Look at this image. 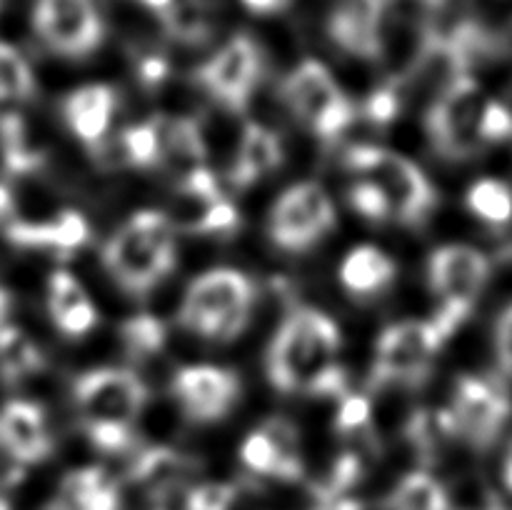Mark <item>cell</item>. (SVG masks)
Instances as JSON below:
<instances>
[{"instance_id":"6da1fadb","label":"cell","mask_w":512,"mask_h":510,"mask_svg":"<svg viewBox=\"0 0 512 510\" xmlns=\"http://www.w3.org/2000/svg\"><path fill=\"white\" fill-rule=\"evenodd\" d=\"M343 333L328 313L298 305L285 315L265 353L270 385L285 395L340 400L348 395V375L338 355Z\"/></svg>"},{"instance_id":"7a4b0ae2","label":"cell","mask_w":512,"mask_h":510,"mask_svg":"<svg viewBox=\"0 0 512 510\" xmlns=\"http://www.w3.org/2000/svg\"><path fill=\"white\" fill-rule=\"evenodd\" d=\"M148 403L143 380L125 368L85 370L73 380L80 428L95 450L125 453L135 443V420Z\"/></svg>"},{"instance_id":"3957f363","label":"cell","mask_w":512,"mask_h":510,"mask_svg":"<svg viewBox=\"0 0 512 510\" xmlns=\"http://www.w3.org/2000/svg\"><path fill=\"white\" fill-rule=\"evenodd\" d=\"M170 218L160 210H138L103 245V268L130 298H148L178 263Z\"/></svg>"},{"instance_id":"277c9868","label":"cell","mask_w":512,"mask_h":510,"mask_svg":"<svg viewBox=\"0 0 512 510\" xmlns=\"http://www.w3.org/2000/svg\"><path fill=\"white\" fill-rule=\"evenodd\" d=\"M258 305V285L235 268L195 275L178 308V323L208 343H233L245 333Z\"/></svg>"},{"instance_id":"5b68a950","label":"cell","mask_w":512,"mask_h":510,"mask_svg":"<svg viewBox=\"0 0 512 510\" xmlns=\"http://www.w3.org/2000/svg\"><path fill=\"white\" fill-rule=\"evenodd\" d=\"M345 165L358 178L373 180L388 198L393 220L408 228H420L438 205V190L408 155L380 145H353L345 153Z\"/></svg>"},{"instance_id":"8992f818","label":"cell","mask_w":512,"mask_h":510,"mask_svg":"<svg viewBox=\"0 0 512 510\" xmlns=\"http://www.w3.org/2000/svg\"><path fill=\"white\" fill-rule=\"evenodd\" d=\"M448 340L450 338L435 323V318H410L388 325L375 340L368 385L373 390H380L388 388V385L415 388V385L425 383L435 355Z\"/></svg>"},{"instance_id":"52a82bcc","label":"cell","mask_w":512,"mask_h":510,"mask_svg":"<svg viewBox=\"0 0 512 510\" xmlns=\"http://www.w3.org/2000/svg\"><path fill=\"white\" fill-rule=\"evenodd\" d=\"M280 100L323 143H335L358 118L353 100L318 60H303L285 75Z\"/></svg>"},{"instance_id":"ba28073f","label":"cell","mask_w":512,"mask_h":510,"mask_svg":"<svg viewBox=\"0 0 512 510\" xmlns=\"http://www.w3.org/2000/svg\"><path fill=\"white\" fill-rule=\"evenodd\" d=\"M490 260L473 245H443L428 260V283L438 298L435 323L448 338L465 323L488 285Z\"/></svg>"},{"instance_id":"9c48e42d","label":"cell","mask_w":512,"mask_h":510,"mask_svg":"<svg viewBox=\"0 0 512 510\" xmlns=\"http://www.w3.org/2000/svg\"><path fill=\"white\" fill-rule=\"evenodd\" d=\"M485 98L473 75L450 80L425 113V133L435 153L445 160H470L485 148L480 138V115Z\"/></svg>"},{"instance_id":"30bf717a","label":"cell","mask_w":512,"mask_h":510,"mask_svg":"<svg viewBox=\"0 0 512 510\" xmlns=\"http://www.w3.org/2000/svg\"><path fill=\"white\" fill-rule=\"evenodd\" d=\"M338 225L328 190L313 180L290 185L268 213V240L283 253L300 255L320 243Z\"/></svg>"},{"instance_id":"8fae6325","label":"cell","mask_w":512,"mask_h":510,"mask_svg":"<svg viewBox=\"0 0 512 510\" xmlns=\"http://www.w3.org/2000/svg\"><path fill=\"white\" fill-rule=\"evenodd\" d=\"M448 413L453 420L455 438L465 440L475 450H488L508 425L512 400L500 378L463 375L455 383Z\"/></svg>"},{"instance_id":"7c38bea8","label":"cell","mask_w":512,"mask_h":510,"mask_svg":"<svg viewBox=\"0 0 512 510\" xmlns=\"http://www.w3.org/2000/svg\"><path fill=\"white\" fill-rule=\"evenodd\" d=\"M33 30L50 53L68 60L88 58L105 38L93 0H35Z\"/></svg>"},{"instance_id":"4fadbf2b","label":"cell","mask_w":512,"mask_h":510,"mask_svg":"<svg viewBox=\"0 0 512 510\" xmlns=\"http://www.w3.org/2000/svg\"><path fill=\"white\" fill-rule=\"evenodd\" d=\"M263 75V55L250 35L238 33L195 73V83L230 113H243Z\"/></svg>"},{"instance_id":"5bb4252c","label":"cell","mask_w":512,"mask_h":510,"mask_svg":"<svg viewBox=\"0 0 512 510\" xmlns=\"http://www.w3.org/2000/svg\"><path fill=\"white\" fill-rule=\"evenodd\" d=\"M170 393L190 423L210 425L220 423L233 413L235 405L240 403L243 385H240L238 373L228 368L188 365L173 375Z\"/></svg>"},{"instance_id":"9a60e30c","label":"cell","mask_w":512,"mask_h":510,"mask_svg":"<svg viewBox=\"0 0 512 510\" xmlns=\"http://www.w3.org/2000/svg\"><path fill=\"white\" fill-rule=\"evenodd\" d=\"M240 463L260 478L298 483L305 475L303 440L298 425L283 415H273L245 435L238 450Z\"/></svg>"},{"instance_id":"2e32d148","label":"cell","mask_w":512,"mask_h":510,"mask_svg":"<svg viewBox=\"0 0 512 510\" xmlns=\"http://www.w3.org/2000/svg\"><path fill=\"white\" fill-rule=\"evenodd\" d=\"M388 0H338L328 15V35L343 53L360 60H385Z\"/></svg>"},{"instance_id":"e0dca14e","label":"cell","mask_w":512,"mask_h":510,"mask_svg":"<svg viewBox=\"0 0 512 510\" xmlns=\"http://www.w3.org/2000/svg\"><path fill=\"white\" fill-rule=\"evenodd\" d=\"M55 448L48 415L33 400H8L0 408V453L18 465H38Z\"/></svg>"},{"instance_id":"ac0fdd59","label":"cell","mask_w":512,"mask_h":510,"mask_svg":"<svg viewBox=\"0 0 512 510\" xmlns=\"http://www.w3.org/2000/svg\"><path fill=\"white\" fill-rule=\"evenodd\" d=\"M5 240L15 248L45 250L58 258H70L90 240V223L78 210H63L50 220H18L5 225Z\"/></svg>"},{"instance_id":"d6986e66","label":"cell","mask_w":512,"mask_h":510,"mask_svg":"<svg viewBox=\"0 0 512 510\" xmlns=\"http://www.w3.org/2000/svg\"><path fill=\"white\" fill-rule=\"evenodd\" d=\"M63 120L75 140L88 145L90 153L108 140L110 123L118 110V93L105 83H90L70 90L63 98Z\"/></svg>"},{"instance_id":"ffe728a7","label":"cell","mask_w":512,"mask_h":510,"mask_svg":"<svg viewBox=\"0 0 512 510\" xmlns=\"http://www.w3.org/2000/svg\"><path fill=\"white\" fill-rule=\"evenodd\" d=\"M45 510H123L120 480L100 465L63 475Z\"/></svg>"},{"instance_id":"44dd1931","label":"cell","mask_w":512,"mask_h":510,"mask_svg":"<svg viewBox=\"0 0 512 510\" xmlns=\"http://www.w3.org/2000/svg\"><path fill=\"white\" fill-rule=\"evenodd\" d=\"M48 313L65 338H85L98 325V308L85 285L70 270H53L48 278Z\"/></svg>"},{"instance_id":"7402d4cb","label":"cell","mask_w":512,"mask_h":510,"mask_svg":"<svg viewBox=\"0 0 512 510\" xmlns=\"http://www.w3.org/2000/svg\"><path fill=\"white\" fill-rule=\"evenodd\" d=\"M198 470L193 455L180 453L168 445H150L140 450L128 465V478L133 485L148 490L153 498H165L188 483Z\"/></svg>"},{"instance_id":"603a6c76","label":"cell","mask_w":512,"mask_h":510,"mask_svg":"<svg viewBox=\"0 0 512 510\" xmlns=\"http://www.w3.org/2000/svg\"><path fill=\"white\" fill-rule=\"evenodd\" d=\"M398 278V263L385 250L375 245H358L343 258L338 268V280L345 293L355 300L375 298Z\"/></svg>"},{"instance_id":"cb8c5ba5","label":"cell","mask_w":512,"mask_h":510,"mask_svg":"<svg viewBox=\"0 0 512 510\" xmlns=\"http://www.w3.org/2000/svg\"><path fill=\"white\" fill-rule=\"evenodd\" d=\"M283 145H280L278 133L260 123H245L243 135H240L238 155L230 168V183L235 188L245 190L278 170L283 165Z\"/></svg>"},{"instance_id":"d4e9b609","label":"cell","mask_w":512,"mask_h":510,"mask_svg":"<svg viewBox=\"0 0 512 510\" xmlns=\"http://www.w3.org/2000/svg\"><path fill=\"white\" fill-rule=\"evenodd\" d=\"M98 165L105 168H153L163 160L160 148V115L138 125H128L118 138L93 150Z\"/></svg>"},{"instance_id":"484cf974","label":"cell","mask_w":512,"mask_h":510,"mask_svg":"<svg viewBox=\"0 0 512 510\" xmlns=\"http://www.w3.org/2000/svg\"><path fill=\"white\" fill-rule=\"evenodd\" d=\"M160 148H163L160 163L170 165L178 178L195 168H205L208 145H205L203 128L193 115H178V118L160 115Z\"/></svg>"},{"instance_id":"4316f807","label":"cell","mask_w":512,"mask_h":510,"mask_svg":"<svg viewBox=\"0 0 512 510\" xmlns=\"http://www.w3.org/2000/svg\"><path fill=\"white\" fill-rule=\"evenodd\" d=\"M45 365L43 350L35 345L25 330L15 325L0 328V378L8 385L28 380L30 375L40 373Z\"/></svg>"},{"instance_id":"83f0119b","label":"cell","mask_w":512,"mask_h":510,"mask_svg":"<svg viewBox=\"0 0 512 510\" xmlns=\"http://www.w3.org/2000/svg\"><path fill=\"white\" fill-rule=\"evenodd\" d=\"M158 18L165 33L180 43L200 45L213 35V8L208 0H173Z\"/></svg>"},{"instance_id":"f1b7e54d","label":"cell","mask_w":512,"mask_h":510,"mask_svg":"<svg viewBox=\"0 0 512 510\" xmlns=\"http://www.w3.org/2000/svg\"><path fill=\"white\" fill-rule=\"evenodd\" d=\"M0 153L5 170L13 175H30L43 165V153L30 145L25 120L18 110L0 115Z\"/></svg>"},{"instance_id":"f546056e","label":"cell","mask_w":512,"mask_h":510,"mask_svg":"<svg viewBox=\"0 0 512 510\" xmlns=\"http://www.w3.org/2000/svg\"><path fill=\"white\" fill-rule=\"evenodd\" d=\"M388 510H450V495L425 470L405 475L385 500Z\"/></svg>"},{"instance_id":"4dcf8cb0","label":"cell","mask_w":512,"mask_h":510,"mask_svg":"<svg viewBox=\"0 0 512 510\" xmlns=\"http://www.w3.org/2000/svg\"><path fill=\"white\" fill-rule=\"evenodd\" d=\"M33 68L13 45L0 43V115L18 110L20 103H28L35 95Z\"/></svg>"},{"instance_id":"1f68e13d","label":"cell","mask_w":512,"mask_h":510,"mask_svg":"<svg viewBox=\"0 0 512 510\" xmlns=\"http://www.w3.org/2000/svg\"><path fill=\"white\" fill-rule=\"evenodd\" d=\"M465 205L490 228H505L512 220V190L498 178H480L465 193Z\"/></svg>"},{"instance_id":"d6a6232c","label":"cell","mask_w":512,"mask_h":510,"mask_svg":"<svg viewBox=\"0 0 512 510\" xmlns=\"http://www.w3.org/2000/svg\"><path fill=\"white\" fill-rule=\"evenodd\" d=\"M405 435L413 443L415 453L423 460H433L440 453L445 440L455 438L453 420H450L448 408L445 410H418L410 415L405 425Z\"/></svg>"},{"instance_id":"836d02e7","label":"cell","mask_w":512,"mask_h":510,"mask_svg":"<svg viewBox=\"0 0 512 510\" xmlns=\"http://www.w3.org/2000/svg\"><path fill=\"white\" fill-rule=\"evenodd\" d=\"M120 343H123L125 355L130 360H150L165 348V340H168V330L160 323V318L150 313H138L130 315L118 330Z\"/></svg>"},{"instance_id":"e575fe53","label":"cell","mask_w":512,"mask_h":510,"mask_svg":"<svg viewBox=\"0 0 512 510\" xmlns=\"http://www.w3.org/2000/svg\"><path fill=\"white\" fill-rule=\"evenodd\" d=\"M348 203L360 218L370 220V223H385V220H393V210H390L388 198H385L383 190L368 178H358L348 188Z\"/></svg>"},{"instance_id":"d590c367","label":"cell","mask_w":512,"mask_h":510,"mask_svg":"<svg viewBox=\"0 0 512 510\" xmlns=\"http://www.w3.org/2000/svg\"><path fill=\"white\" fill-rule=\"evenodd\" d=\"M240 498L238 483H198L185 493L183 510H233Z\"/></svg>"},{"instance_id":"8d00e7d4","label":"cell","mask_w":512,"mask_h":510,"mask_svg":"<svg viewBox=\"0 0 512 510\" xmlns=\"http://www.w3.org/2000/svg\"><path fill=\"white\" fill-rule=\"evenodd\" d=\"M370 425V400L365 395L348 393L338 400L335 430L340 435H355Z\"/></svg>"},{"instance_id":"74e56055","label":"cell","mask_w":512,"mask_h":510,"mask_svg":"<svg viewBox=\"0 0 512 510\" xmlns=\"http://www.w3.org/2000/svg\"><path fill=\"white\" fill-rule=\"evenodd\" d=\"M480 138L485 145L512 138V110L508 105L488 98L483 115H480Z\"/></svg>"},{"instance_id":"f35d334b","label":"cell","mask_w":512,"mask_h":510,"mask_svg":"<svg viewBox=\"0 0 512 510\" xmlns=\"http://www.w3.org/2000/svg\"><path fill=\"white\" fill-rule=\"evenodd\" d=\"M400 113V93L393 85L373 90L363 103V115L375 125H388L398 118Z\"/></svg>"},{"instance_id":"ab89813d","label":"cell","mask_w":512,"mask_h":510,"mask_svg":"<svg viewBox=\"0 0 512 510\" xmlns=\"http://www.w3.org/2000/svg\"><path fill=\"white\" fill-rule=\"evenodd\" d=\"M495 358L503 375L512 378V305L500 313L498 325H495Z\"/></svg>"},{"instance_id":"60d3db41","label":"cell","mask_w":512,"mask_h":510,"mask_svg":"<svg viewBox=\"0 0 512 510\" xmlns=\"http://www.w3.org/2000/svg\"><path fill=\"white\" fill-rule=\"evenodd\" d=\"M168 73H170V65L165 55L150 53L138 60V80L145 85V88H158V85H163L165 78H168Z\"/></svg>"},{"instance_id":"b9f144b4","label":"cell","mask_w":512,"mask_h":510,"mask_svg":"<svg viewBox=\"0 0 512 510\" xmlns=\"http://www.w3.org/2000/svg\"><path fill=\"white\" fill-rule=\"evenodd\" d=\"M243 5L248 10H253V13L273 15V13H280V10L288 5V0H243Z\"/></svg>"},{"instance_id":"7bdbcfd3","label":"cell","mask_w":512,"mask_h":510,"mask_svg":"<svg viewBox=\"0 0 512 510\" xmlns=\"http://www.w3.org/2000/svg\"><path fill=\"white\" fill-rule=\"evenodd\" d=\"M15 220V203L13 193H10L5 185H0V228L5 230V225Z\"/></svg>"},{"instance_id":"ee69618b","label":"cell","mask_w":512,"mask_h":510,"mask_svg":"<svg viewBox=\"0 0 512 510\" xmlns=\"http://www.w3.org/2000/svg\"><path fill=\"white\" fill-rule=\"evenodd\" d=\"M10 305H13V300H10V293H8V290L0 288V328H3V325H8Z\"/></svg>"},{"instance_id":"f6af8a7d","label":"cell","mask_w":512,"mask_h":510,"mask_svg":"<svg viewBox=\"0 0 512 510\" xmlns=\"http://www.w3.org/2000/svg\"><path fill=\"white\" fill-rule=\"evenodd\" d=\"M503 483H505V488L512 493V443H510L508 455H505V463H503Z\"/></svg>"},{"instance_id":"bcb514c9","label":"cell","mask_w":512,"mask_h":510,"mask_svg":"<svg viewBox=\"0 0 512 510\" xmlns=\"http://www.w3.org/2000/svg\"><path fill=\"white\" fill-rule=\"evenodd\" d=\"M140 3H143L145 8L153 10V13L160 15L165 8H170V3H173V0H140Z\"/></svg>"},{"instance_id":"7dc6e473","label":"cell","mask_w":512,"mask_h":510,"mask_svg":"<svg viewBox=\"0 0 512 510\" xmlns=\"http://www.w3.org/2000/svg\"><path fill=\"white\" fill-rule=\"evenodd\" d=\"M500 45H503L505 53L512 55V20L508 23V28H505V33L500 35Z\"/></svg>"},{"instance_id":"c3c4849f","label":"cell","mask_w":512,"mask_h":510,"mask_svg":"<svg viewBox=\"0 0 512 510\" xmlns=\"http://www.w3.org/2000/svg\"><path fill=\"white\" fill-rule=\"evenodd\" d=\"M0 510H13V505H10V500H8V493H5L3 483H0Z\"/></svg>"},{"instance_id":"681fc988","label":"cell","mask_w":512,"mask_h":510,"mask_svg":"<svg viewBox=\"0 0 512 510\" xmlns=\"http://www.w3.org/2000/svg\"><path fill=\"white\" fill-rule=\"evenodd\" d=\"M488 510H508V508H505V505H503V503H500V500H498V503H495V505H493V508H488Z\"/></svg>"}]
</instances>
